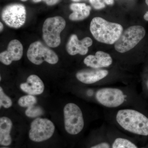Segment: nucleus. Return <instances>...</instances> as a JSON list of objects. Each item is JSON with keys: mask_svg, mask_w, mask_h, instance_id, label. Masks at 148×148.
Here are the masks:
<instances>
[{"mask_svg": "<svg viewBox=\"0 0 148 148\" xmlns=\"http://www.w3.org/2000/svg\"><path fill=\"white\" fill-rule=\"evenodd\" d=\"M91 34L96 40L108 45L114 44L123 32V27L118 23L107 21L102 17L92 18L90 25Z\"/></svg>", "mask_w": 148, "mask_h": 148, "instance_id": "nucleus-1", "label": "nucleus"}, {"mask_svg": "<svg viewBox=\"0 0 148 148\" xmlns=\"http://www.w3.org/2000/svg\"><path fill=\"white\" fill-rule=\"evenodd\" d=\"M116 120L126 131L137 134L148 135V118L140 112L131 109H123L118 112Z\"/></svg>", "mask_w": 148, "mask_h": 148, "instance_id": "nucleus-2", "label": "nucleus"}, {"mask_svg": "<svg viewBox=\"0 0 148 148\" xmlns=\"http://www.w3.org/2000/svg\"><path fill=\"white\" fill-rule=\"evenodd\" d=\"M145 34V29L142 26L134 25L130 27L123 31L119 39L115 43V49L120 53L127 52L135 47Z\"/></svg>", "mask_w": 148, "mask_h": 148, "instance_id": "nucleus-3", "label": "nucleus"}, {"mask_svg": "<svg viewBox=\"0 0 148 148\" xmlns=\"http://www.w3.org/2000/svg\"><path fill=\"white\" fill-rule=\"evenodd\" d=\"M63 17L54 16L47 18L43 25V38L48 46L56 47L61 44L60 34L66 27Z\"/></svg>", "mask_w": 148, "mask_h": 148, "instance_id": "nucleus-4", "label": "nucleus"}, {"mask_svg": "<svg viewBox=\"0 0 148 148\" xmlns=\"http://www.w3.org/2000/svg\"><path fill=\"white\" fill-rule=\"evenodd\" d=\"M64 113L65 128L67 132L75 135L81 132L84 127V120L79 107L74 103H68L64 107Z\"/></svg>", "mask_w": 148, "mask_h": 148, "instance_id": "nucleus-5", "label": "nucleus"}, {"mask_svg": "<svg viewBox=\"0 0 148 148\" xmlns=\"http://www.w3.org/2000/svg\"><path fill=\"white\" fill-rule=\"evenodd\" d=\"M27 56L29 61L37 65H40L44 61L51 64H56L58 61V56L55 52L40 41L30 45Z\"/></svg>", "mask_w": 148, "mask_h": 148, "instance_id": "nucleus-6", "label": "nucleus"}, {"mask_svg": "<svg viewBox=\"0 0 148 148\" xmlns=\"http://www.w3.org/2000/svg\"><path fill=\"white\" fill-rule=\"evenodd\" d=\"M55 131V126L52 121L47 119L38 118L31 125L29 132L30 140L40 143L51 138Z\"/></svg>", "mask_w": 148, "mask_h": 148, "instance_id": "nucleus-7", "label": "nucleus"}, {"mask_svg": "<svg viewBox=\"0 0 148 148\" xmlns=\"http://www.w3.org/2000/svg\"><path fill=\"white\" fill-rule=\"evenodd\" d=\"M1 17L9 27L18 29L23 26L26 21V9L20 4L9 5L3 10Z\"/></svg>", "mask_w": 148, "mask_h": 148, "instance_id": "nucleus-8", "label": "nucleus"}, {"mask_svg": "<svg viewBox=\"0 0 148 148\" xmlns=\"http://www.w3.org/2000/svg\"><path fill=\"white\" fill-rule=\"evenodd\" d=\"M97 101L105 107L115 108L121 106L125 101L123 92L118 88H104L99 89L95 95Z\"/></svg>", "mask_w": 148, "mask_h": 148, "instance_id": "nucleus-9", "label": "nucleus"}, {"mask_svg": "<svg viewBox=\"0 0 148 148\" xmlns=\"http://www.w3.org/2000/svg\"><path fill=\"white\" fill-rule=\"evenodd\" d=\"M92 40L90 38L85 37L79 40L76 35L73 34L70 37L67 45L66 50L70 55L77 54L85 55L88 51V47L92 45Z\"/></svg>", "mask_w": 148, "mask_h": 148, "instance_id": "nucleus-10", "label": "nucleus"}, {"mask_svg": "<svg viewBox=\"0 0 148 148\" xmlns=\"http://www.w3.org/2000/svg\"><path fill=\"white\" fill-rule=\"evenodd\" d=\"M23 47L18 40L14 39L9 43L7 50L0 53V61L5 65H10L13 61H17L22 57Z\"/></svg>", "mask_w": 148, "mask_h": 148, "instance_id": "nucleus-11", "label": "nucleus"}, {"mask_svg": "<svg viewBox=\"0 0 148 148\" xmlns=\"http://www.w3.org/2000/svg\"><path fill=\"white\" fill-rule=\"evenodd\" d=\"M112 62L110 55L101 51H97L95 55L88 56L84 60V63L86 66L94 69L109 67Z\"/></svg>", "mask_w": 148, "mask_h": 148, "instance_id": "nucleus-12", "label": "nucleus"}, {"mask_svg": "<svg viewBox=\"0 0 148 148\" xmlns=\"http://www.w3.org/2000/svg\"><path fill=\"white\" fill-rule=\"evenodd\" d=\"M108 71L100 69L84 70L76 74L77 79L85 84H92L99 81L108 75Z\"/></svg>", "mask_w": 148, "mask_h": 148, "instance_id": "nucleus-13", "label": "nucleus"}, {"mask_svg": "<svg viewBox=\"0 0 148 148\" xmlns=\"http://www.w3.org/2000/svg\"><path fill=\"white\" fill-rule=\"evenodd\" d=\"M20 88L29 95H38L43 92L45 86L39 77L36 75H32L28 77L27 82L21 84Z\"/></svg>", "mask_w": 148, "mask_h": 148, "instance_id": "nucleus-14", "label": "nucleus"}, {"mask_svg": "<svg viewBox=\"0 0 148 148\" xmlns=\"http://www.w3.org/2000/svg\"><path fill=\"white\" fill-rule=\"evenodd\" d=\"M12 123L10 119L3 116L0 119V145L8 146L11 144L12 140L10 132Z\"/></svg>", "mask_w": 148, "mask_h": 148, "instance_id": "nucleus-15", "label": "nucleus"}, {"mask_svg": "<svg viewBox=\"0 0 148 148\" xmlns=\"http://www.w3.org/2000/svg\"><path fill=\"white\" fill-rule=\"evenodd\" d=\"M70 8L73 11L69 16L72 21H81L87 18L90 15L91 7L84 3H73L70 5Z\"/></svg>", "mask_w": 148, "mask_h": 148, "instance_id": "nucleus-16", "label": "nucleus"}, {"mask_svg": "<svg viewBox=\"0 0 148 148\" xmlns=\"http://www.w3.org/2000/svg\"><path fill=\"white\" fill-rule=\"evenodd\" d=\"M112 148H138L134 143L125 138H117L114 141Z\"/></svg>", "mask_w": 148, "mask_h": 148, "instance_id": "nucleus-17", "label": "nucleus"}, {"mask_svg": "<svg viewBox=\"0 0 148 148\" xmlns=\"http://www.w3.org/2000/svg\"><path fill=\"white\" fill-rule=\"evenodd\" d=\"M37 99L34 95H28L22 96L18 99V105L23 108H29L34 106L37 103Z\"/></svg>", "mask_w": 148, "mask_h": 148, "instance_id": "nucleus-18", "label": "nucleus"}, {"mask_svg": "<svg viewBox=\"0 0 148 148\" xmlns=\"http://www.w3.org/2000/svg\"><path fill=\"white\" fill-rule=\"evenodd\" d=\"M12 105V101L4 92L2 88L0 87V106L5 108H9Z\"/></svg>", "mask_w": 148, "mask_h": 148, "instance_id": "nucleus-19", "label": "nucleus"}, {"mask_svg": "<svg viewBox=\"0 0 148 148\" xmlns=\"http://www.w3.org/2000/svg\"><path fill=\"white\" fill-rule=\"evenodd\" d=\"M90 4L96 10H101L106 7V4L112 5L114 0H89Z\"/></svg>", "mask_w": 148, "mask_h": 148, "instance_id": "nucleus-20", "label": "nucleus"}, {"mask_svg": "<svg viewBox=\"0 0 148 148\" xmlns=\"http://www.w3.org/2000/svg\"><path fill=\"white\" fill-rule=\"evenodd\" d=\"M42 109L39 106H33L29 107L25 111V114L29 117L35 118L40 116L43 114Z\"/></svg>", "mask_w": 148, "mask_h": 148, "instance_id": "nucleus-21", "label": "nucleus"}, {"mask_svg": "<svg viewBox=\"0 0 148 148\" xmlns=\"http://www.w3.org/2000/svg\"><path fill=\"white\" fill-rule=\"evenodd\" d=\"M90 148H110V146L108 143H102L96 145L92 146Z\"/></svg>", "mask_w": 148, "mask_h": 148, "instance_id": "nucleus-22", "label": "nucleus"}, {"mask_svg": "<svg viewBox=\"0 0 148 148\" xmlns=\"http://www.w3.org/2000/svg\"><path fill=\"white\" fill-rule=\"evenodd\" d=\"M46 3L49 5H53L59 2L60 0H43Z\"/></svg>", "mask_w": 148, "mask_h": 148, "instance_id": "nucleus-23", "label": "nucleus"}, {"mask_svg": "<svg viewBox=\"0 0 148 148\" xmlns=\"http://www.w3.org/2000/svg\"><path fill=\"white\" fill-rule=\"evenodd\" d=\"M145 2L148 6V0H146ZM144 18L146 21H148V11L146 12V13L144 15Z\"/></svg>", "mask_w": 148, "mask_h": 148, "instance_id": "nucleus-24", "label": "nucleus"}, {"mask_svg": "<svg viewBox=\"0 0 148 148\" xmlns=\"http://www.w3.org/2000/svg\"><path fill=\"white\" fill-rule=\"evenodd\" d=\"M0 25H1V26H0V27H1V29H1V31H2L3 29V24L1 22L0 23Z\"/></svg>", "mask_w": 148, "mask_h": 148, "instance_id": "nucleus-25", "label": "nucleus"}, {"mask_svg": "<svg viewBox=\"0 0 148 148\" xmlns=\"http://www.w3.org/2000/svg\"><path fill=\"white\" fill-rule=\"evenodd\" d=\"M33 1L35 3H38L39 2L41 1V0H33Z\"/></svg>", "mask_w": 148, "mask_h": 148, "instance_id": "nucleus-26", "label": "nucleus"}, {"mask_svg": "<svg viewBox=\"0 0 148 148\" xmlns=\"http://www.w3.org/2000/svg\"><path fill=\"white\" fill-rule=\"evenodd\" d=\"M72 1H73L75 2H78L79 1H80L81 0H72Z\"/></svg>", "mask_w": 148, "mask_h": 148, "instance_id": "nucleus-27", "label": "nucleus"}, {"mask_svg": "<svg viewBox=\"0 0 148 148\" xmlns=\"http://www.w3.org/2000/svg\"><path fill=\"white\" fill-rule=\"evenodd\" d=\"M1 148H10L9 147H2Z\"/></svg>", "mask_w": 148, "mask_h": 148, "instance_id": "nucleus-28", "label": "nucleus"}, {"mask_svg": "<svg viewBox=\"0 0 148 148\" xmlns=\"http://www.w3.org/2000/svg\"><path fill=\"white\" fill-rule=\"evenodd\" d=\"M21 1H26L27 0H21Z\"/></svg>", "mask_w": 148, "mask_h": 148, "instance_id": "nucleus-29", "label": "nucleus"}, {"mask_svg": "<svg viewBox=\"0 0 148 148\" xmlns=\"http://www.w3.org/2000/svg\"></svg>", "mask_w": 148, "mask_h": 148, "instance_id": "nucleus-30", "label": "nucleus"}]
</instances>
